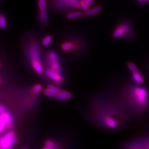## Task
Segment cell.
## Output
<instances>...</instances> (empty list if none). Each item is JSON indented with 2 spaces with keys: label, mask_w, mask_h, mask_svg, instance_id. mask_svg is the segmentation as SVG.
Masks as SVG:
<instances>
[{
  "label": "cell",
  "mask_w": 149,
  "mask_h": 149,
  "mask_svg": "<svg viewBox=\"0 0 149 149\" xmlns=\"http://www.w3.org/2000/svg\"><path fill=\"white\" fill-rule=\"evenodd\" d=\"M130 25L127 23H123L118 26L113 32V37L118 39L128 34L130 31Z\"/></svg>",
  "instance_id": "cell-5"
},
{
  "label": "cell",
  "mask_w": 149,
  "mask_h": 149,
  "mask_svg": "<svg viewBox=\"0 0 149 149\" xmlns=\"http://www.w3.org/2000/svg\"><path fill=\"white\" fill-rule=\"evenodd\" d=\"M45 74L49 79L58 84L62 82L63 81V77L60 72H57L48 69L45 71Z\"/></svg>",
  "instance_id": "cell-7"
},
{
  "label": "cell",
  "mask_w": 149,
  "mask_h": 149,
  "mask_svg": "<svg viewBox=\"0 0 149 149\" xmlns=\"http://www.w3.org/2000/svg\"><path fill=\"white\" fill-rule=\"evenodd\" d=\"M0 27L3 29H5L7 27V23L5 16L2 14L0 16Z\"/></svg>",
  "instance_id": "cell-17"
},
{
  "label": "cell",
  "mask_w": 149,
  "mask_h": 149,
  "mask_svg": "<svg viewBox=\"0 0 149 149\" xmlns=\"http://www.w3.org/2000/svg\"><path fill=\"white\" fill-rule=\"evenodd\" d=\"M55 97L56 99H58V100H60V101H65V100H66V98H65V97L63 96L60 92L58 93H56Z\"/></svg>",
  "instance_id": "cell-26"
},
{
  "label": "cell",
  "mask_w": 149,
  "mask_h": 149,
  "mask_svg": "<svg viewBox=\"0 0 149 149\" xmlns=\"http://www.w3.org/2000/svg\"><path fill=\"white\" fill-rule=\"evenodd\" d=\"M127 66H128V69H129V70L132 72H136L139 71L138 68L136 67V66L133 64V63H129L127 64Z\"/></svg>",
  "instance_id": "cell-20"
},
{
  "label": "cell",
  "mask_w": 149,
  "mask_h": 149,
  "mask_svg": "<svg viewBox=\"0 0 149 149\" xmlns=\"http://www.w3.org/2000/svg\"><path fill=\"white\" fill-rule=\"evenodd\" d=\"M104 122L109 128L115 129L118 127L117 123L116 122V120L114 119L109 116H107L104 118Z\"/></svg>",
  "instance_id": "cell-11"
},
{
  "label": "cell",
  "mask_w": 149,
  "mask_h": 149,
  "mask_svg": "<svg viewBox=\"0 0 149 149\" xmlns=\"http://www.w3.org/2000/svg\"><path fill=\"white\" fill-rule=\"evenodd\" d=\"M102 7L100 6H97L95 7L88 8L86 11H85V15L86 16H93L96 14L99 13L102 11Z\"/></svg>",
  "instance_id": "cell-12"
},
{
  "label": "cell",
  "mask_w": 149,
  "mask_h": 149,
  "mask_svg": "<svg viewBox=\"0 0 149 149\" xmlns=\"http://www.w3.org/2000/svg\"><path fill=\"white\" fill-rule=\"evenodd\" d=\"M13 125V119L8 112L1 113L0 116V132L2 133L5 129H8Z\"/></svg>",
  "instance_id": "cell-4"
},
{
  "label": "cell",
  "mask_w": 149,
  "mask_h": 149,
  "mask_svg": "<svg viewBox=\"0 0 149 149\" xmlns=\"http://www.w3.org/2000/svg\"><path fill=\"white\" fill-rule=\"evenodd\" d=\"M60 93H61L63 96H65L66 99H71V98H72V95H71L70 93H69V92H68V91H66L64 90H61Z\"/></svg>",
  "instance_id": "cell-24"
},
{
  "label": "cell",
  "mask_w": 149,
  "mask_h": 149,
  "mask_svg": "<svg viewBox=\"0 0 149 149\" xmlns=\"http://www.w3.org/2000/svg\"><path fill=\"white\" fill-rule=\"evenodd\" d=\"M139 2L141 3H145L146 2H148L149 1V0H138Z\"/></svg>",
  "instance_id": "cell-27"
},
{
  "label": "cell",
  "mask_w": 149,
  "mask_h": 149,
  "mask_svg": "<svg viewBox=\"0 0 149 149\" xmlns=\"http://www.w3.org/2000/svg\"></svg>",
  "instance_id": "cell-29"
},
{
  "label": "cell",
  "mask_w": 149,
  "mask_h": 149,
  "mask_svg": "<svg viewBox=\"0 0 149 149\" xmlns=\"http://www.w3.org/2000/svg\"><path fill=\"white\" fill-rule=\"evenodd\" d=\"M45 146L48 148H51V149H54L55 148V145L53 141L51 140H48L45 142Z\"/></svg>",
  "instance_id": "cell-25"
},
{
  "label": "cell",
  "mask_w": 149,
  "mask_h": 149,
  "mask_svg": "<svg viewBox=\"0 0 149 149\" xmlns=\"http://www.w3.org/2000/svg\"><path fill=\"white\" fill-rule=\"evenodd\" d=\"M15 137V133L13 131H11V132L6 134L4 136H2L1 139H2L4 141H8Z\"/></svg>",
  "instance_id": "cell-18"
},
{
  "label": "cell",
  "mask_w": 149,
  "mask_h": 149,
  "mask_svg": "<svg viewBox=\"0 0 149 149\" xmlns=\"http://www.w3.org/2000/svg\"><path fill=\"white\" fill-rule=\"evenodd\" d=\"M49 90L52 91L55 93H60L61 90L59 89V88L55 87L53 85H49L47 87Z\"/></svg>",
  "instance_id": "cell-23"
},
{
  "label": "cell",
  "mask_w": 149,
  "mask_h": 149,
  "mask_svg": "<svg viewBox=\"0 0 149 149\" xmlns=\"http://www.w3.org/2000/svg\"><path fill=\"white\" fill-rule=\"evenodd\" d=\"M72 40H66L63 42L60 45L61 49L65 52L70 53L74 51L76 48L77 44L73 43Z\"/></svg>",
  "instance_id": "cell-8"
},
{
  "label": "cell",
  "mask_w": 149,
  "mask_h": 149,
  "mask_svg": "<svg viewBox=\"0 0 149 149\" xmlns=\"http://www.w3.org/2000/svg\"><path fill=\"white\" fill-rule=\"evenodd\" d=\"M43 88V86L40 84H37L33 86L32 90L33 91L34 93H39Z\"/></svg>",
  "instance_id": "cell-22"
},
{
  "label": "cell",
  "mask_w": 149,
  "mask_h": 149,
  "mask_svg": "<svg viewBox=\"0 0 149 149\" xmlns=\"http://www.w3.org/2000/svg\"><path fill=\"white\" fill-rule=\"evenodd\" d=\"M90 6V4L87 0H80V8H82L84 11L88 10Z\"/></svg>",
  "instance_id": "cell-19"
},
{
  "label": "cell",
  "mask_w": 149,
  "mask_h": 149,
  "mask_svg": "<svg viewBox=\"0 0 149 149\" xmlns=\"http://www.w3.org/2000/svg\"><path fill=\"white\" fill-rule=\"evenodd\" d=\"M27 55L32 68L38 74H42L44 69L41 61L40 47L36 40L32 39L29 43L27 48Z\"/></svg>",
  "instance_id": "cell-1"
},
{
  "label": "cell",
  "mask_w": 149,
  "mask_h": 149,
  "mask_svg": "<svg viewBox=\"0 0 149 149\" xmlns=\"http://www.w3.org/2000/svg\"><path fill=\"white\" fill-rule=\"evenodd\" d=\"M133 95L139 107L141 109H145L148 106V94L147 90L141 86L134 88Z\"/></svg>",
  "instance_id": "cell-2"
},
{
  "label": "cell",
  "mask_w": 149,
  "mask_h": 149,
  "mask_svg": "<svg viewBox=\"0 0 149 149\" xmlns=\"http://www.w3.org/2000/svg\"><path fill=\"white\" fill-rule=\"evenodd\" d=\"M80 0H55V4L58 7H80Z\"/></svg>",
  "instance_id": "cell-6"
},
{
  "label": "cell",
  "mask_w": 149,
  "mask_h": 149,
  "mask_svg": "<svg viewBox=\"0 0 149 149\" xmlns=\"http://www.w3.org/2000/svg\"><path fill=\"white\" fill-rule=\"evenodd\" d=\"M39 19L40 23L44 26H47L49 23V15L48 12L46 11H39Z\"/></svg>",
  "instance_id": "cell-9"
},
{
  "label": "cell",
  "mask_w": 149,
  "mask_h": 149,
  "mask_svg": "<svg viewBox=\"0 0 149 149\" xmlns=\"http://www.w3.org/2000/svg\"><path fill=\"white\" fill-rule=\"evenodd\" d=\"M18 139L16 137L13 138L11 139L8 141H4L2 139H0V145H3L5 146L7 149L8 148H12V147L13 146V145L16 144L17 142Z\"/></svg>",
  "instance_id": "cell-10"
},
{
  "label": "cell",
  "mask_w": 149,
  "mask_h": 149,
  "mask_svg": "<svg viewBox=\"0 0 149 149\" xmlns=\"http://www.w3.org/2000/svg\"><path fill=\"white\" fill-rule=\"evenodd\" d=\"M47 6V0H38V7L39 11H46Z\"/></svg>",
  "instance_id": "cell-16"
},
{
  "label": "cell",
  "mask_w": 149,
  "mask_h": 149,
  "mask_svg": "<svg viewBox=\"0 0 149 149\" xmlns=\"http://www.w3.org/2000/svg\"><path fill=\"white\" fill-rule=\"evenodd\" d=\"M132 77L134 81L139 85H142L144 83V77L139 71L132 73Z\"/></svg>",
  "instance_id": "cell-13"
},
{
  "label": "cell",
  "mask_w": 149,
  "mask_h": 149,
  "mask_svg": "<svg viewBox=\"0 0 149 149\" xmlns=\"http://www.w3.org/2000/svg\"><path fill=\"white\" fill-rule=\"evenodd\" d=\"M46 60L49 69L61 72V64L58 54L54 51H49L46 54Z\"/></svg>",
  "instance_id": "cell-3"
},
{
  "label": "cell",
  "mask_w": 149,
  "mask_h": 149,
  "mask_svg": "<svg viewBox=\"0 0 149 149\" xmlns=\"http://www.w3.org/2000/svg\"><path fill=\"white\" fill-rule=\"evenodd\" d=\"M43 93L45 95V96H48L49 97H55L56 93H55L52 91L49 90V88H47L43 91Z\"/></svg>",
  "instance_id": "cell-21"
},
{
  "label": "cell",
  "mask_w": 149,
  "mask_h": 149,
  "mask_svg": "<svg viewBox=\"0 0 149 149\" xmlns=\"http://www.w3.org/2000/svg\"><path fill=\"white\" fill-rule=\"evenodd\" d=\"M0 149H7V148L3 145H0Z\"/></svg>",
  "instance_id": "cell-28"
},
{
  "label": "cell",
  "mask_w": 149,
  "mask_h": 149,
  "mask_svg": "<svg viewBox=\"0 0 149 149\" xmlns=\"http://www.w3.org/2000/svg\"><path fill=\"white\" fill-rule=\"evenodd\" d=\"M85 13L80 12V11H76V12H71L68 13L66 15V18L67 19L72 20V19H77V18H80L84 16Z\"/></svg>",
  "instance_id": "cell-14"
},
{
  "label": "cell",
  "mask_w": 149,
  "mask_h": 149,
  "mask_svg": "<svg viewBox=\"0 0 149 149\" xmlns=\"http://www.w3.org/2000/svg\"><path fill=\"white\" fill-rule=\"evenodd\" d=\"M53 40V37L51 35H47L43 38L42 40V45L44 47H48Z\"/></svg>",
  "instance_id": "cell-15"
}]
</instances>
